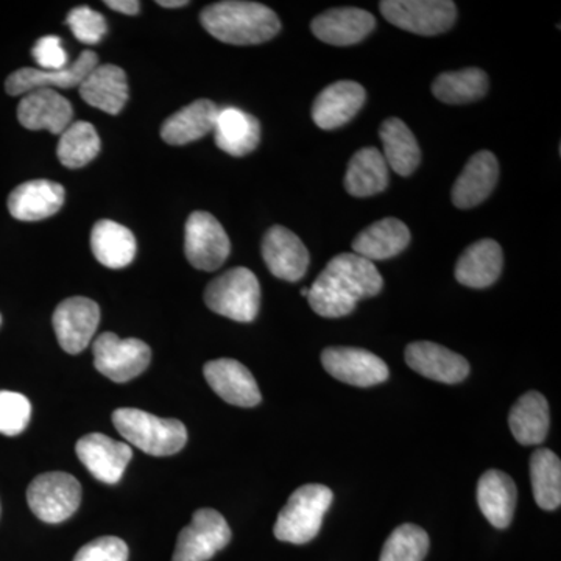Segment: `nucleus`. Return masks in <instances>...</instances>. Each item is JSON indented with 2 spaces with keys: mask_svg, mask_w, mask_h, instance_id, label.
Instances as JSON below:
<instances>
[{
  "mask_svg": "<svg viewBox=\"0 0 561 561\" xmlns=\"http://www.w3.org/2000/svg\"><path fill=\"white\" fill-rule=\"evenodd\" d=\"M516 491L511 476L500 470H490L479 479L478 504L491 526L507 529L515 515Z\"/></svg>",
  "mask_w": 561,
  "mask_h": 561,
  "instance_id": "nucleus-27",
  "label": "nucleus"
},
{
  "mask_svg": "<svg viewBox=\"0 0 561 561\" xmlns=\"http://www.w3.org/2000/svg\"><path fill=\"white\" fill-rule=\"evenodd\" d=\"M548 400L538 391H527L513 405L508 424L515 440L523 446L540 445L549 432Z\"/></svg>",
  "mask_w": 561,
  "mask_h": 561,
  "instance_id": "nucleus-30",
  "label": "nucleus"
},
{
  "mask_svg": "<svg viewBox=\"0 0 561 561\" xmlns=\"http://www.w3.org/2000/svg\"><path fill=\"white\" fill-rule=\"evenodd\" d=\"M113 424L127 443L154 457L173 456L187 442L186 426L181 421L160 419L139 409H117Z\"/></svg>",
  "mask_w": 561,
  "mask_h": 561,
  "instance_id": "nucleus-3",
  "label": "nucleus"
},
{
  "mask_svg": "<svg viewBox=\"0 0 561 561\" xmlns=\"http://www.w3.org/2000/svg\"><path fill=\"white\" fill-rule=\"evenodd\" d=\"M203 27L214 38L232 46H254L271 41L280 31L278 14L257 2L227 0L202 11Z\"/></svg>",
  "mask_w": 561,
  "mask_h": 561,
  "instance_id": "nucleus-2",
  "label": "nucleus"
},
{
  "mask_svg": "<svg viewBox=\"0 0 561 561\" xmlns=\"http://www.w3.org/2000/svg\"><path fill=\"white\" fill-rule=\"evenodd\" d=\"M389 186V165L381 151L367 147L354 153L345 175V190L353 197H371Z\"/></svg>",
  "mask_w": 561,
  "mask_h": 561,
  "instance_id": "nucleus-31",
  "label": "nucleus"
},
{
  "mask_svg": "<svg viewBox=\"0 0 561 561\" xmlns=\"http://www.w3.org/2000/svg\"><path fill=\"white\" fill-rule=\"evenodd\" d=\"M158 5L164 9H181V7L190 5L187 0H158Z\"/></svg>",
  "mask_w": 561,
  "mask_h": 561,
  "instance_id": "nucleus-42",
  "label": "nucleus"
},
{
  "mask_svg": "<svg viewBox=\"0 0 561 561\" xmlns=\"http://www.w3.org/2000/svg\"><path fill=\"white\" fill-rule=\"evenodd\" d=\"M383 279L373 262L359 254L342 253L328 262L309 287L312 311L324 319H341L356 309L357 302L376 297Z\"/></svg>",
  "mask_w": 561,
  "mask_h": 561,
  "instance_id": "nucleus-1",
  "label": "nucleus"
},
{
  "mask_svg": "<svg viewBox=\"0 0 561 561\" xmlns=\"http://www.w3.org/2000/svg\"><path fill=\"white\" fill-rule=\"evenodd\" d=\"M334 494L328 486L309 483L295 490L279 512L275 537L291 545H306L319 535Z\"/></svg>",
  "mask_w": 561,
  "mask_h": 561,
  "instance_id": "nucleus-4",
  "label": "nucleus"
},
{
  "mask_svg": "<svg viewBox=\"0 0 561 561\" xmlns=\"http://www.w3.org/2000/svg\"><path fill=\"white\" fill-rule=\"evenodd\" d=\"M217 114L219 108L216 103L201 99L165 119L161 127V138L171 146H186L205 138L214 131Z\"/></svg>",
  "mask_w": 561,
  "mask_h": 561,
  "instance_id": "nucleus-28",
  "label": "nucleus"
},
{
  "mask_svg": "<svg viewBox=\"0 0 561 561\" xmlns=\"http://www.w3.org/2000/svg\"><path fill=\"white\" fill-rule=\"evenodd\" d=\"M98 54L92 50L81 51L79 58L61 70H41L22 68L11 73L5 81V90L10 95L28 94L36 90H54V88H79L92 69L98 68Z\"/></svg>",
  "mask_w": 561,
  "mask_h": 561,
  "instance_id": "nucleus-13",
  "label": "nucleus"
},
{
  "mask_svg": "<svg viewBox=\"0 0 561 561\" xmlns=\"http://www.w3.org/2000/svg\"><path fill=\"white\" fill-rule=\"evenodd\" d=\"M203 373L210 389L228 404L238 405V408H254L260 404L262 397L256 379L241 362L210 360L203 368Z\"/></svg>",
  "mask_w": 561,
  "mask_h": 561,
  "instance_id": "nucleus-17",
  "label": "nucleus"
},
{
  "mask_svg": "<svg viewBox=\"0 0 561 561\" xmlns=\"http://www.w3.org/2000/svg\"><path fill=\"white\" fill-rule=\"evenodd\" d=\"M301 295H302V297L308 298V295H309V289H308V287H305V289H302V290H301Z\"/></svg>",
  "mask_w": 561,
  "mask_h": 561,
  "instance_id": "nucleus-43",
  "label": "nucleus"
},
{
  "mask_svg": "<svg viewBox=\"0 0 561 561\" xmlns=\"http://www.w3.org/2000/svg\"><path fill=\"white\" fill-rule=\"evenodd\" d=\"M32 404L24 394L0 390V434L14 437L27 430Z\"/></svg>",
  "mask_w": 561,
  "mask_h": 561,
  "instance_id": "nucleus-37",
  "label": "nucleus"
},
{
  "mask_svg": "<svg viewBox=\"0 0 561 561\" xmlns=\"http://www.w3.org/2000/svg\"><path fill=\"white\" fill-rule=\"evenodd\" d=\"M413 371L443 383H459L470 375V364L460 354L434 342H413L405 348Z\"/></svg>",
  "mask_w": 561,
  "mask_h": 561,
  "instance_id": "nucleus-18",
  "label": "nucleus"
},
{
  "mask_svg": "<svg viewBox=\"0 0 561 561\" xmlns=\"http://www.w3.org/2000/svg\"><path fill=\"white\" fill-rule=\"evenodd\" d=\"M73 110L68 99L55 90H36L22 98L18 119L27 130H47L61 135L72 122Z\"/></svg>",
  "mask_w": 561,
  "mask_h": 561,
  "instance_id": "nucleus-19",
  "label": "nucleus"
},
{
  "mask_svg": "<svg viewBox=\"0 0 561 561\" xmlns=\"http://www.w3.org/2000/svg\"><path fill=\"white\" fill-rule=\"evenodd\" d=\"M32 55L41 70H61L69 66L68 51L62 49L61 39L58 36L50 35L38 39Z\"/></svg>",
  "mask_w": 561,
  "mask_h": 561,
  "instance_id": "nucleus-40",
  "label": "nucleus"
},
{
  "mask_svg": "<svg viewBox=\"0 0 561 561\" xmlns=\"http://www.w3.org/2000/svg\"><path fill=\"white\" fill-rule=\"evenodd\" d=\"M530 481L538 507L557 511L561 504V461L551 449H537L531 454Z\"/></svg>",
  "mask_w": 561,
  "mask_h": 561,
  "instance_id": "nucleus-34",
  "label": "nucleus"
},
{
  "mask_svg": "<svg viewBox=\"0 0 561 561\" xmlns=\"http://www.w3.org/2000/svg\"><path fill=\"white\" fill-rule=\"evenodd\" d=\"M91 250L102 265L119 271L128 267L135 260L136 239L124 225L113 220H101L92 228Z\"/></svg>",
  "mask_w": 561,
  "mask_h": 561,
  "instance_id": "nucleus-29",
  "label": "nucleus"
},
{
  "mask_svg": "<svg viewBox=\"0 0 561 561\" xmlns=\"http://www.w3.org/2000/svg\"><path fill=\"white\" fill-rule=\"evenodd\" d=\"M77 457L99 482L119 483L130 463L133 451L128 443L113 440L103 434H90L76 445Z\"/></svg>",
  "mask_w": 561,
  "mask_h": 561,
  "instance_id": "nucleus-14",
  "label": "nucleus"
},
{
  "mask_svg": "<svg viewBox=\"0 0 561 561\" xmlns=\"http://www.w3.org/2000/svg\"><path fill=\"white\" fill-rule=\"evenodd\" d=\"M105 5L122 14H128V16H135L140 10L138 0H106Z\"/></svg>",
  "mask_w": 561,
  "mask_h": 561,
  "instance_id": "nucleus-41",
  "label": "nucleus"
},
{
  "mask_svg": "<svg viewBox=\"0 0 561 561\" xmlns=\"http://www.w3.org/2000/svg\"><path fill=\"white\" fill-rule=\"evenodd\" d=\"M262 257L276 278L297 283L309 267V251L294 231L273 227L262 241Z\"/></svg>",
  "mask_w": 561,
  "mask_h": 561,
  "instance_id": "nucleus-15",
  "label": "nucleus"
},
{
  "mask_svg": "<svg viewBox=\"0 0 561 561\" xmlns=\"http://www.w3.org/2000/svg\"><path fill=\"white\" fill-rule=\"evenodd\" d=\"M321 364L332 378L356 387H373L389 379V367L367 350L334 346L321 353Z\"/></svg>",
  "mask_w": 561,
  "mask_h": 561,
  "instance_id": "nucleus-12",
  "label": "nucleus"
},
{
  "mask_svg": "<svg viewBox=\"0 0 561 561\" xmlns=\"http://www.w3.org/2000/svg\"><path fill=\"white\" fill-rule=\"evenodd\" d=\"M205 302L210 311L221 317L250 323L260 312V280L250 268H231L210 280L205 290Z\"/></svg>",
  "mask_w": 561,
  "mask_h": 561,
  "instance_id": "nucleus-5",
  "label": "nucleus"
},
{
  "mask_svg": "<svg viewBox=\"0 0 561 561\" xmlns=\"http://www.w3.org/2000/svg\"><path fill=\"white\" fill-rule=\"evenodd\" d=\"M497 180H500V162L496 157L486 150L472 154L463 172L454 183L451 192L454 206L459 209H471L481 205L496 187Z\"/></svg>",
  "mask_w": 561,
  "mask_h": 561,
  "instance_id": "nucleus-20",
  "label": "nucleus"
},
{
  "mask_svg": "<svg viewBox=\"0 0 561 561\" xmlns=\"http://www.w3.org/2000/svg\"><path fill=\"white\" fill-rule=\"evenodd\" d=\"M66 191L60 183L50 180L25 181L11 192L9 210L21 221L49 219L65 203Z\"/></svg>",
  "mask_w": 561,
  "mask_h": 561,
  "instance_id": "nucleus-22",
  "label": "nucleus"
},
{
  "mask_svg": "<svg viewBox=\"0 0 561 561\" xmlns=\"http://www.w3.org/2000/svg\"><path fill=\"white\" fill-rule=\"evenodd\" d=\"M383 160L398 175L409 176L419 169L421 150L411 128L398 117L383 121L379 128Z\"/></svg>",
  "mask_w": 561,
  "mask_h": 561,
  "instance_id": "nucleus-32",
  "label": "nucleus"
},
{
  "mask_svg": "<svg viewBox=\"0 0 561 561\" xmlns=\"http://www.w3.org/2000/svg\"><path fill=\"white\" fill-rule=\"evenodd\" d=\"M486 91H489V76L478 68L442 73L432 84L435 98L448 105H463V103L479 101Z\"/></svg>",
  "mask_w": 561,
  "mask_h": 561,
  "instance_id": "nucleus-33",
  "label": "nucleus"
},
{
  "mask_svg": "<svg viewBox=\"0 0 561 561\" xmlns=\"http://www.w3.org/2000/svg\"><path fill=\"white\" fill-rule=\"evenodd\" d=\"M101 146V138L94 125L84 121L73 122L60 135L57 147L58 160L65 168L80 169L95 160Z\"/></svg>",
  "mask_w": 561,
  "mask_h": 561,
  "instance_id": "nucleus-35",
  "label": "nucleus"
},
{
  "mask_svg": "<svg viewBox=\"0 0 561 561\" xmlns=\"http://www.w3.org/2000/svg\"><path fill=\"white\" fill-rule=\"evenodd\" d=\"M367 101V92L356 81H335L317 95L312 119L321 130H335L348 124Z\"/></svg>",
  "mask_w": 561,
  "mask_h": 561,
  "instance_id": "nucleus-16",
  "label": "nucleus"
},
{
  "mask_svg": "<svg viewBox=\"0 0 561 561\" xmlns=\"http://www.w3.org/2000/svg\"><path fill=\"white\" fill-rule=\"evenodd\" d=\"M101 323L98 302L84 297L61 301L51 317L58 343L68 354H79L90 345Z\"/></svg>",
  "mask_w": 561,
  "mask_h": 561,
  "instance_id": "nucleus-11",
  "label": "nucleus"
},
{
  "mask_svg": "<svg viewBox=\"0 0 561 561\" xmlns=\"http://www.w3.org/2000/svg\"><path fill=\"white\" fill-rule=\"evenodd\" d=\"M504 256L500 243L483 239L461 253L456 264V279L471 289H485L501 276Z\"/></svg>",
  "mask_w": 561,
  "mask_h": 561,
  "instance_id": "nucleus-24",
  "label": "nucleus"
},
{
  "mask_svg": "<svg viewBox=\"0 0 561 561\" xmlns=\"http://www.w3.org/2000/svg\"><path fill=\"white\" fill-rule=\"evenodd\" d=\"M128 546L117 537H102L88 542L73 561H128Z\"/></svg>",
  "mask_w": 561,
  "mask_h": 561,
  "instance_id": "nucleus-39",
  "label": "nucleus"
},
{
  "mask_svg": "<svg viewBox=\"0 0 561 561\" xmlns=\"http://www.w3.org/2000/svg\"><path fill=\"white\" fill-rule=\"evenodd\" d=\"M230 541L227 519L213 508H201L190 526L180 531L172 561H208Z\"/></svg>",
  "mask_w": 561,
  "mask_h": 561,
  "instance_id": "nucleus-10",
  "label": "nucleus"
},
{
  "mask_svg": "<svg viewBox=\"0 0 561 561\" xmlns=\"http://www.w3.org/2000/svg\"><path fill=\"white\" fill-rule=\"evenodd\" d=\"M213 133L217 147L231 157H245L260 146V121L232 106L219 110Z\"/></svg>",
  "mask_w": 561,
  "mask_h": 561,
  "instance_id": "nucleus-26",
  "label": "nucleus"
},
{
  "mask_svg": "<svg viewBox=\"0 0 561 561\" xmlns=\"http://www.w3.org/2000/svg\"><path fill=\"white\" fill-rule=\"evenodd\" d=\"M94 365L113 382L124 383L147 370L151 350L139 339H121L114 332H103L92 345Z\"/></svg>",
  "mask_w": 561,
  "mask_h": 561,
  "instance_id": "nucleus-7",
  "label": "nucleus"
},
{
  "mask_svg": "<svg viewBox=\"0 0 561 561\" xmlns=\"http://www.w3.org/2000/svg\"><path fill=\"white\" fill-rule=\"evenodd\" d=\"M0 321H2V317H0Z\"/></svg>",
  "mask_w": 561,
  "mask_h": 561,
  "instance_id": "nucleus-44",
  "label": "nucleus"
},
{
  "mask_svg": "<svg viewBox=\"0 0 561 561\" xmlns=\"http://www.w3.org/2000/svg\"><path fill=\"white\" fill-rule=\"evenodd\" d=\"M379 7L390 24L421 36L448 32L457 18L456 3L449 0H386Z\"/></svg>",
  "mask_w": 561,
  "mask_h": 561,
  "instance_id": "nucleus-8",
  "label": "nucleus"
},
{
  "mask_svg": "<svg viewBox=\"0 0 561 561\" xmlns=\"http://www.w3.org/2000/svg\"><path fill=\"white\" fill-rule=\"evenodd\" d=\"M80 95L88 105L116 116L128 101L127 73L119 66H98L81 81Z\"/></svg>",
  "mask_w": 561,
  "mask_h": 561,
  "instance_id": "nucleus-23",
  "label": "nucleus"
},
{
  "mask_svg": "<svg viewBox=\"0 0 561 561\" xmlns=\"http://www.w3.org/2000/svg\"><path fill=\"white\" fill-rule=\"evenodd\" d=\"M66 22L73 36L83 44H99L108 32L105 18L90 7H77L70 11Z\"/></svg>",
  "mask_w": 561,
  "mask_h": 561,
  "instance_id": "nucleus-38",
  "label": "nucleus"
},
{
  "mask_svg": "<svg viewBox=\"0 0 561 561\" xmlns=\"http://www.w3.org/2000/svg\"><path fill=\"white\" fill-rule=\"evenodd\" d=\"M231 242L227 231L213 214L192 213L184 232V253L195 268L214 272L230 256Z\"/></svg>",
  "mask_w": 561,
  "mask_h": 561,
  "instance_id": "nucleus-9",
  "label": "nucleus"
},
{
  "mask_svg": "<svg viewBox=\"0 0 561 561\" xmlns=\"http://www.w3.org/2000/svg\"><path fill=\"white\" fill-rule=\"evenodd\" d=\"M316 38L331 46H353L367 38L376 27L371 13L360 9H334L324 11L312 21Z\"/></svg>",
  "mask_w": 561,
  "mask_h": 561,
  "instance_id": "nucleus-21",
  "label": "nucleus"
},
{
  "mask_svg": "<svg viewBox=\"0 0 561 561\" xmlns=\"http://www.w3.org/2000/svg\"><path fill=\"white\" fill-rule=\"evenodd\" d=\"M32 512L47 524H60L79 511L81 485L68 472H44L27 489Z\"/></svg>",
  "mask_w": 561,
  "mask_h": 561,
  "instance_id": "nucleus-6",
  "label": "nucleus"
},
{
  "mask_svg": "<svg viewBox=\"0 0 561 561\" xmlns=\"http://www.w3.org/2000/svg\"><path fill=\"white\" fill-rule=\"evenodd\" d=\"M430 551V537L415 524H404L391 531L379 561H423Z\"/></svg>",
  "mask_w": 561,
  "mask_h": 561,
  "instance_id": "nucleus-36",
  "label": "nucleus"
},
{
  "mask_svg": "<svg viewBox=\"0 0 561 561\" xmlns=\"http://www.w3.org/2000/svg\"><path fill=\"white\" fill-rule=\"evenodd\" d=\"M411 242V231L408 225L394 217H387L364 231L354 239V254H359L367 261H386L398 256Z\"/></svg>",
  "mask_w": 561,
  "mask_h": 561,
  "instance_id": "nucleus-25",
  "label": "nucleus"
}]
</instances>
